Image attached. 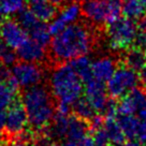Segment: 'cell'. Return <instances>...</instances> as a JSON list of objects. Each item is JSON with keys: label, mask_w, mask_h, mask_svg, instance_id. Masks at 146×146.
<instances>
[{"label": "cell", "mask_w": 146, "mask_h": 146, "mask_svg": "<svg viewBox=\"0 0 146 146\" xmlns=\"http://www.w3.org/2000/svg\"><path fill=\"white\" fill-rule=\"evenodd\" d=\"M27 33L17 21L5 19L0 24V39L14 50L27 39Z\"/></svg>", "instance_id": "12"}, {"label": "cell", "mask_w": 146, "mask_h": 146, "mask_svg": "<svg viewBox=\"0 0 146 146\" xmlns=\"http://www.w3.org/2000/svg\"><path fill=\"white\" fill-rule=\"evenodd\" d=\"M48 1H50L52 3H54L55 5H60L64 0H48Z\"/></svg>", "instance_id": "39"}, {"label": "cell", "mask_w": 146, "mask_h": 146, "mask_svg": "<svg viewBox=\"0 0 146 146\" xmlns=\"http://www.w3.org/2000/svg\"><path fill=\"white\" fill-rule=\"evenodd\" d=\"M27 0H0L5 15L12 16L18 14L26 7Z\"/></svg>", "instance_id": "26"}, {"label": "cell", "mask_w": 146, "mask_h": 146, "mask_svg": "<svg viewBox=\"0 0 146 146\" xmlns=\"http://www.w3.org/2000/svg\"><path fill=\"white\" fill-rule=\"evenodd\" d=\"M85 94L96 112L104 114L110 99L108 98V89L104 82L92 78L85 83Z\"/></svg>", "instance_id": "10"}, {"label": "cell", "mask_w": 146, "mask_h": 146, "mask_svg": "<svg viewBox=\"0 0 146 146\" xmlns=\"http://www.w3.org/2000/svg\"><path fill=\"white\" fill-rule=\"evenodd\" d=\"M140 1H141V2L143 3V5H145V8H146V0H140Z\"/></svg>", "instance_id": "42"}, {"label": "cell", "mask_w": 146, "mask_h": 146, "mask_svg": "<svg viewBox=\"0 0 146 146\" xmlns=\"http://www.w3.org/2000/svg\"><path fill=\"white\" fill-rule=\"evenodd\" d=\"M17 58L23 61L40 62L45 57V47L31 38H27L16 48Z\"/></svg>", "instance_id": "13"}, {"label": "cell", "mask_w": 146, "mask_h": 146, "mask_svg": "<svg viewBox=\"0 0 146 146\" xmlns=\"http://www.w3.org/2000/svg\"><path fill=\"white\" fill-rule=\"evenodd\" d=\"M12 78L11 70L8 69V66L0 62V81H10Z\"/></svg>", "instance_id": "30"}, {"label": "cell", "mask_w": 146, "mask_h": 146, "mask_svg": "<svg viewBox=\"0 0 146 146\" xmlns=\"http://www.w3.org/2000/svg\"><path fill=\"white\" fill-rule=\"evenodd\" d=\"M17 84L13 78L10 81H0V109H8L16 101L17 97Z\"/></svg>", "instance_id": "17"}, {"label": "cell", "mask_w": 146, "mask_h": 146, "mask_svg": "<svg viewBox=\"0 0 146 146\" xmlns=\"http://www.w3.org/2000/svg\"><path fill=\"white\" fill-rule=\"evenodd\" d=\"M132 46L143 50H146V31H141V30L137 31Z\"/></svg>", "instance_id": "29"}, {"label": "cell", "mask_w": 146, "mask_h": 146, "mask_svg": "<svg viewBox=\"0 0 146 146\" xmlns=\"http://www.w3.org/2000/svg\"><path fill=\"white\" fill-rule=\"evenodd\" d=\"M121 146H141V143L137 139H129V141L125 142Z\"/></svg>", "instance_id": "35"}, {"label": "cell", "mask_w": 146, "mask_h": 146, "mask_svg": "<svg viewBox=\"0 0 146 146\" xmlns=\"http://www.w3.org/2000/svg\"><path fill=\"white\" fill-rule=\"evenodd\" d=\"M16 58H17V55H16V52H14V48H12L0 39V62L9 67V66H13L16 62Z\"/></svg>", "instance_id": "27"}, {"label": "cell", "mask_w": 146, "mask_h": 146, "mask_svg": "<svg viewBox=\"0 0 146 146\" xmlns=\"http://www.w3.org/2000/svg\"><path fill=\"white\" fill-rule=\"evenodd\" d=\"M88 125L87 121L80 118L78 116H70L69 118V127L67 132V139L73 142H78L85 137L88 132Z\"/></svg>", "instance_id": "15"}, {"label": "cell", "mask_w": 146, "mask_h": 146, "mask_svg": "<svg viewBox=\"0 0 146 146\" xmlns=\"http://www.w3.org/2000/svg\"><path fill=\"white\" fill-rule=\"evenodd\" d=\"M105 132L108 133L111 144L113 145H123L126 141V135L123 133V129L120 128L119 123L115 117H105L104 123H103Z\"/></svg>", "instance_id": "18"}, {"label": "cell", "mask_w": 146, "mask_h": 146, "mask_svg": "<svg viewBox=\"0 0 146 146\" xmlns=\"http://www.w3.org/2000/svg\"><path fill=\"white\" fill-rule=\"evenodd\" d=\"M72 105V110L75 116H78L86 121H90L91 119L96 116V110L94 109V106L91 105V103L86 97L85 98L81 97Z\"/></svg>", "instance_id": "22"}, {"label": "cell", "mask_w": 146, "mask_h": 146, "mask_svg": "<svg viewBox=\"0 0 146 146\" xmlns=\"http://www.w3.org/2000/svg\"><path fill=\"white\" fill-rule=\"evenodd\" d=\"M145 146H146V144H145Z\"/></svg>", "instance_id": "45"}, {"label": "cell", "mask_w": 146, "mask_h": 146, "mask_svg": "<svg viewBox=\"0 0 146 146\" xmlns=\"http://www.w3.org/2000/svg\"><path fill=\"white\" fill-rule=\"evenodd\" d=\"M139 118L141 119V120H144L146 121V105L141 110V111H139Z\"/></svg>", "instance_id": "37"}, {"label": "cell", "mask_w": 146, "mask_h": 146, "mask_svg": "<svg viewBox=\"0 0 146 146\" xmlns=\"http://www.w3.org/2000/svg\"><path fill=\"white\" fill-rule=\"evenodd\" d=\"M70 64L72 66L74 71L78 73V75L81 78L84 84L94 78L91 72V61L86 55L70 60Z\"/></svg>", "instance_id": "20"}, {"label": "cell", "mask_w": 146, "mask_h": 146, "mask_svg": "<svg viewBox=\"0 0 146 146\" xmlns=\"http://www.w3.org/2000/svg\"><path fill=\"white\" fill-rule=\"evenodd\" d=\"M28 123V117L23 103L19 101H14L8 108L7 118H5V132L10 137H17L25 131Z\"/></svg>", "instance_id": "8"}, {"label": "cell", "mask_w": 146, "mask_h": 146, "mask_svg": "<svg viewBox=\"0 0 146 146\" xmlns=\"http://www.w3.org/2000/svg\"><path fill=\"white\" fill-rule=\"evenodd\" d=\"M92 139H94L95 146H110L111 144L108 133L105 132L103 127L92 130Z\"/></svg>", "instance_id": "28"}, {"label": "cell", "mask_w": 146, "mask_h": 146, "mask_svg": "<svg viewBox=\"0 0 146 146\" xmlns=\"http://www.w3.org/2000/svg\"><path fill=\"white\" fill-rule=\"evenodd\" d=\"M8 146H31V145H30V141L24 140V139H18L17 141H14L13 143L9 144Z\"/></svg>", "instance_id": "34"}, {"label": "cell", "mask_w": 146, "mask_h": 146, "mask_svg": "<svg viewBox=\"0 0 146 146\" xmlns=\"http://www.w3.org/2000/svg\"><path fill=\"white\" fill-rule=\"evenodd\" d=\"M0 146H3V144H2V143H1V142H0Z\"/></svg>", "instance_id": "43"}, {"label": "cell", "mask_w": 146, "mask_h": 146, "mask_svg": "<svg viewBox=\"0 0 146 146\" xmlns=\"http://www.w3.org/2000/svg\"><path fill=\"white\" fill-rule=\"evenodd\" d=\"M11 75L18 87L26 89L41 84L43 80V70L36 62L22 60L12 66Z\"/></svg>", "instance_id": "7"}, {"label": "cell", "mask_w": 146, "mask_h": 146, "mask_svg": "<svg viewBox=\"0 0 146 146\" xmlns=\"http://www.w3.org/2000/svg\"><path fill=\"white\" fill-rule=\"evenodd\" d=\"M146 8L140 0H123V16L137 21L145 14Z\"/></svg>", "instance_id": "23"}, {"label": "cell", "mask_w": 146, "mask_h": 146, "mask_svg": "<svg viewBox=\"0 0 146 146\" xmlns=\"http://www.w3.org/2000/svg\"><path fill=\"white\" fill-rule=\"evenodd\" d=\"M28 33L30 35L31 39H33L38 43H40L44 47H46L50 43L52 33H50V29H48V26L45 25V23H43V22H40L36 26L32 28Z\"/></svg>", "instance_id": "24"}, {"label": "cell", "mask_w": 146, "mask_h": 146, "mask_svg": "<svg viewBox=\"0 0 146 146\" xmlns=\"http://www.w3.org/2000/svg\"><path fill=\"white\" fill-rule=\"evenodd\" d=\"M94 42L92 31L87 25L83 23L71 24L54 35L50 43V54L56 61H70L88 54Z\"/></svg>", "instance_id": "1"}, {"label": "cell", "mask_w": 146, "mask_h": 146, "mask_svg": "<svg viewBox=\"0 0 146 146\" xmlns=\"http://www.w3.org/2000/svg\"><path fill=\"white\" fill-rule=\"evenodd\" d=\"M52 96L50 90L40 84L25 89L22 103L26 110L28 123L31 128L43 130L53 120L56 106Z\"/></svg>", "instance_id": "2"}, {"label": "cell", "mask_w": 146, "mask_h": 146, "mask_svg": "<svg viewBox=\"0 0 146 146\" xmlns=\"http://www.w3.org/2000/svg\"><path fill=\"white\" fill-rule=\"evenodd\" d=\"M78 146H95V143H94V139L92 137H88L86 135L85 137H83L81 141L78 143Z\"/></svg>", "instance_id": "33"}, {"label": "cell", "mask_w": 146, "mask_h": 146, "mask_svg": "<svg viewBox=\"0 0 146 146\" xmlns=\"http://www.w3.org/2000/svg\"><path fill=\"white\" fill-rule=\"evenodd\" d=\"M31 10L33 13L36 14V16L39 18V21H41L43 23L50 22L57 14V8L54 3H52L50 1H43L39 3L32 5Z\"/></svg>", "instance_id": "21"}, {"label": "cell", "mask_w": 146, "mask_h": 146, "mask_svg": "<svg viewBox=\"0 0 146 146\" xmlns=\"http://www.w3.org/2000/svg\"><path fill=\"white\" fill-rule=\"evenodd\" d=\"M58 146H78V143H76V142H73V141H70V140H67V141L61 142Z\"/></svg>", "instance_id": "38"}, {"label": "cell", "mask_w": 146, "mask_h": 146, "mask_svg": "<svg viewBox=\"0 0 146 146\" xmlns=\"http://www.w3.org/2000/svg\"><path fill=\"white\" fill-rule=\"evenodd\" d=\"M146 105V91L143 88H133L121 97L116 106L117 115H133Z\"/></svg>", "instance_id": "11"}, {"label": "cell", "mask_w": 146, "mask_h": 146, "mask_svg": "<svg viewBox=\"0 0 146 146\" xmlns=\"http://www.w3.org/2000/svg\"><path fill=\"white\" fill-rule=\"evenodd\" d=\"M52 95L61 103L72 105L80 99L84 90V83L70 64H58L50 78Z\"/></svg>", "instance_id": "3"}, {"label": "cell", "mask_w": 146, "mask_h": 146, "mask_svg": "<svg viewBox=\"0 0 146 146\" xmlns=\"http://www.w3.org/2000/svg\"><path fill=\"white\" fill-rule=\"evenodd\" d=\"M29 1L31 5H35V3H39V2H43V1H47V0H27Z\"/></svg>", "instance_id": "40"}, {"label": "cell", "mask_w": 146, "mask_h": 146, "mask_svg": "<svg viewBox=\"0 0 146 146\" xmlns=\"http://www.w3.org/2000/svg\"><path fill=\"white\" fill-rule=\"evenodd\" d=\"M139 31L134 19L119 17L108 25L106 36L110 46L115 50H127L131 47Z\"/></svg>", "instance_id": "5"}, {"label": "cell", "mask_w": 146, "mask_h": 146, "mask_svg": "<svg viewBox=\"0 0 146 146\" xmlns=\"http://www.w3.org/2000/svg\"><path fill=\"white\" fill-rule=\"evenodd\" d=\"M144 53H145V57H146V50H144Z\"/></svg>", "instance_id": "44"}, {"label": "cell", "mask_w": 146, "mask_h": 146, "mask_svg": "<svg viewBox=\"0 0 146 146\" xmlns=\"http://www.w3.org/2000/svg\"><path fill=\"white\" fill-rule=\"evenodd\" d=\"M123 64L128 68L132 69L137 72H140L146 66V57L143 50L137 47H129L126 50V53L123 57Z\"/></svg>", "instance_id": "16"}, {"label": "cell", "mask_w": 146, "mask_h": 146, "mask_svg": "<svg viewBox=\"0 0 146 146\" xmlns=\"http://www.w3.org/2000/svg\"><path fill=\"white\" fill-rule=\"evenodd\" d=\"M116 70V62L112 57H101L91 62L92 76L102 82H108Z\"/></svg>", "instance_id": "14"}, {"label": "cell", "mask_w": 146, "mask_h": 146, "mask_svg": "<svg viewBox=\"0 0 146 146\" xmlns=\"http://www.w3.org/2000/svg\"><path fill=\"white\" fill-rule=\"evenodd\" d=\"M140 80H141L142 82H143V84L146 86V66L140 71Z\"/></svg>", "instance_id": "36"}, {"label": "cell", "mask_w": 146, "mask_h": 146, "mask_svg": "<svg viewBox=\"0 0 146 146\" xmlns=\"http://www.w3.org/2000/svg\"><path fill=\"white\" fill-rule=\"evenodd\" d=\"M116 120L127 139H135L140 127V118L133 115H116Z\"/></svg>", "instance_id": "19"}, {"label": "cell", "mask_w": 146, "mask_h": 146, "mask_svg": "<svg viewBox=\"0 0 146 146\" xmlns=\"http://www.w3.org/2000/svg\"><path fill=\"white\" fill-rule=\"evenodd\" d=\"M17 22L21 24V26L26 31L29 32L41 21H39V18L36 17V14L33 13V11L31 9H26L25 8L17 14Z\"/></svg>", "instance_id": "25"}, {"label": "cell", "mask_w": 146, "mask_h": 146, "mask_svg": "<svg viewBox=\"0 0 146 146\" xmlns=\"http://www.w3.org/2000/svg\"><path fill=\"white\" fill-rule=\"evenodd\" d=\"M81 15H82V10L80 2L78 1L68 2L61 8L59 12H57L56 16L50 21L48 25L50 33L56 35L69 25L76 23Z\"/></svg>", "instance_id": "9"}, {"label": "cell", "mask_w": 146, "mask_h": 146, "mask_svg": "<svg viewBox=\"0 0 146 146\" xmlns=\"http://www.w3.org/2000/svg\"><path fill=\"white\" fill-rule=\"evenodd\" d=\"M140 75L137 71L128 67H121L115 70L112 78L108 81L106 89L112 98H121L137 86Z\"/></svg>", "instance_id": "6"}, {"label": "cell", "mask_w": 146, "mask_h": 146, "mask_svg": "<svg viewBox=\"0 0 146 146\" xmlns=\"http://www.w3.org/2000/svg\"><path fill=\"white\" fill-rule=\"evenodd\" d=\"M81 10L91 25L108 26L123 14V0H83Z\"/></svg>", "instance_id": "4"}, {"label": "cell", "mask_w": 146, "mask_h": 146, "mask_svg": "<svg viewBox=\"0 0 146 146\" xmlns=\"http://www.w3.org/2000/svg\"><path fill=\"white\" fill-rule=\"evenodd\" d=\"M137 29L141 31H146V14H143L141 17L137 19Z\"/></svg>", "instance_id": "31"}, {"label": "cell", "mask_w": 146, "mask_h": 146, "mask_svg": "<svg viewBox=\"0 0 146 146\" xmlns=\"http://www.w3.org/2000/svg\"><path fill=\"white\" fill-rule=\"evenodd\" d=\"M5 118H7V112L3 109H0V134H2V132L5 131Z\"/></svg>", "instance_id": "32"}, {"label": "cell", "mask_w": 146, "mask_h": 146, "mask_svg": "<svg viewBox=\"0 0 146 146\" xmlns=\"http://www.w3.org/2000/svg\"><path fill=\"white\" fill-rule=\"evenodd\" d=\"M5 15V12H3V9H2V5H1V2H0V18Z\"/></svg>", "instance_id": "41"}]
</instances>
